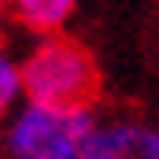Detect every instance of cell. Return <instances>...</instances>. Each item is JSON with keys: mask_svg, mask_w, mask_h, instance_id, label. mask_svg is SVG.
Segmentation results:
<instances>
[{"mask_svg": "<svg viewBox=\"0 0 159 159\" xmlns=\"http://www.w3.org/2000/svg\"><path fill=\"white\" fill-rule=\"evenodd\" d=\"M93 126V107H63L26 96L0 122V144L15 159H81Z\"/></svg>", "mask_w": 159, "mask_h": 159, "instance_id": "obj_1", "label": "cell"}, {"mask_svg": "<svg viewBox=\"0 0 159 159\" xmlns=\"http://www.w3.org/2000/svg\"><path fill=\"white\" fill-rule=\"evenodd\" d=\"M22 85L30 100L93 107V96L100 89V70L85 44L63 34H41L34 48L22 56Z\"/></svg>", "mask_w": 159, "mask_h": 159, "instance_id": "obj_2", "label": "cell"}, {"mask_svg": "<svg viewBox=\"0 0 159 159\" xmlns=\"http://www.w3.org/2000/svg\"><path fill=\"white\" fill-rule=\"evenodd\" d=\"M81 159H159V126L141 119H96Z\"/></svg>", "mask_w": 159, "mask_h": 159, "instance_id": "obj_3", "label": "cell"}, {"mask_svg": "<svg viewBox=\"0 0 159 159\" xmlns=\"http://www.w3.org/2000/svg\"><path fill=\"white\" fill-rule=\"evenodd\" d=\"M4 7L11 22L41 37V34H59L74 19L78 0H4Z\"/></svg>", "mask_w": 159, "mask_h": 159, "instance_id": "obj_4", "label": "cell"}, {"mask_svg": "<svg viewBox=\"0 0 159 159\" xmlns=\"http://www.w3.org/2000/svg\"><path fill=\"white\" fill-rule=\"evenodd\" d=\"M22 100H26V85H22V59H15V56L0 44V122L7 119Z\"/></svg>", "mask_w": 159, "mask_h": 159, "instance_id": "obj_5", "label": "cell"}, {"mask_svg": "<svg viewBox=\"0 0 159 159\" xmlns=\"http://www.w3.org/2000/svg\"><path fill=\"white\" fill-rule=\"evenodd\" d=\"M4 19H7V7H4V0H0V30H4Z\"/></svg>", "mask_w": 159, "mask_h": 159, "instance_id": "obj_6", "label": "cell"}]
</instances>
